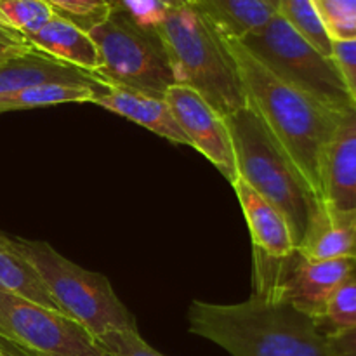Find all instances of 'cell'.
I'll return each instance as SVG.
<instances>
[{"mask_svg":"<svg viewBox=\"0 0 356 356\" xmlns=\"http://www.w3.org/2000/svg\"><path fill=\"white\" fill-rule=\"evenodd\" d=\"M221 35L236 66L247 103L291 156L322 204L323 152L343 111L325 106L305 90L278 79L238 38Z\"/></svg>","mask_w":356,"mask_h":356,"instance_id":"cell-1","label":"cell"},{"mask_svg":"<svg viewBox=\"0 0 356 356\" xmlns=\"http://www.w3.org/2000/svg\"><path fill=\"white\" fill-rule=\"evenodd\" d=\"M188 325L232 356H332L315 318L268 296L252 294L238 305L193 301Z\"/></svg>","mask_w":356,"mask_h":356,"instance_id":"cell-2","label":"cell"},{"mask_svg":"<svg viewBox=\"0 0 356 356\" xmlns=\"http://www.w3.org/2000/svg\"><path fill=\"white\" fill-rule=\"evenodd\" d=\"M155 31L179 86L197 90L219 115L247 106L238 72L221 31L191 3L165 7Z\"/></svg>","mask_w":356,"mask_h":356,"instance_id":"cell-3","label":"cell"},{"mask_svg":"<svg viewBox=\"0 0 356 356\" xmlns=\"http://www.w3.org/2000/svg\"><path fill=\"white\" fill-rule=\"evenodd\" d=\"M225 122L232 136L238 177L285 216L298 249L320 202L249 103L225 117Z\"/></svg>","mask_w":356,"mask_h":356,"instance_id":"cell-4","label":"cell"},{"mask_svg":"<svg viewBox=\"0 0 356 356\" xmlns=\"http://www.w3.org/2000/svg\"><path fill=\"white\" fill-rule=\"evenodd\" d=\"M10 240L37 271L61 312L94 337L111 330H138L134 316L115 294L106 277L66 259L47 242L21 236H10Z\"/></svg>","mask_w":356,"mask_h":356,"instance_id":"cell-5","label":"cell"},{"mask_svg":"<svg viewBox=\"0 0 356 356\" xmlns=\"http://www.w3.org/2000/svg\"><path fill=\"white\" fill-rule=\"evenodd\" d=\"M87 33L99 52L96 76L101 82L160 97L176 83L155 28L136 21L124 7H113L108 17Z\"/></svg>","mask_w":356,"mask_h":356,"instance_id":"cell-6","label":"cell"},{"mask_svg":"<svg viewBox=\"0 0 356 356\" xmlns=\"http://www.w3.org/2000/svg\"><path fill=\"white\" fill-rule=\"evenodd\" d=\"M238 40L278 79L325 106L344 111L355 104L332 58L313 47L280 14L275 13L263 28Z\"/></svg>","mask_w":356,"mask_h":356,"instance_id":"cell-7","label":"cell"},{"mask_svg":"<svg viewBox=\"0 0 356 356\" xmlns=\"http://www.w3.org/2000/svg\"><path fill=\"white\" fill-rule=\"evenodd\" d=\"M356 271V259H306L299 250L271 257L254 249L252 294L284 299L312 318H322L330 296Z\"/></svg>","mask_w":356,"mask_h":356,"instance_id":"cell-8","label":"cell"},{"mask_svg":"<svg viewBox=\"0 0 356 356\" xmlns=\"http://www.w3.org/2000/svg\"><path fill=\"white\" fill-rule=\"evenodd\" d=\"M0 341L28 356H108L70 316L0 291Z\"/></svg>","mask_w":356,"mask_h":356,"instance_id":"cell-9","label":"cell"},{"mask_svg":"<svg viewBox=\"0 0 356 356\" xmlns=\"http://www.w3.org/2000/svg\"><path fill=\"white\" fill-rule=\"evenodd\" d=\"M163 97L190 146L200 152L229 184L235 183L238 179V169L225 117L191 87L174 83Z\"/></svg>","mask_w":356,"mask_h":356,"instance_id":"cell-10","label":"cell"},{"mask_svg":"<svg viewBox=\"0 0 356 356\" xmlns=\"http://www.w3.org/2000/svg\"><path fill=\"white\" fill-rule=\"evenodd\" d=\"M322 205L356 211V104L341 113L322 159Z\"/></svg>","mask_w":356,"mask_h":356,"instance_id":"cell-11","label":"cell"},{"mask_svg":"<svg viewBox=\"0 0 356 356\" xmlns=\"http://www.w3.org/2000/svg\"><path fill=\"white\" fill-rule=\"evenodd\" d=\"M92 103L148 129L153 134H159L160 138L169 139L176 145L190 146L183 129L174 118L165 97L99 82L96 86Z\"/></svg>","mask_w":356,"mask_h":356,"instance_id":"cell-12","label":"cell"},{"mask_svg":"<svg viewBox=\"0 0 356 356\" xmlns=\"http://www.w3.org/2000/svg\"><path fill=\"white\" fill-rule=\"evenodd\" d=\"M249 225L254 249L271 257H287L296 249L285 216L273 204L261 197L242 177L232 184Z\"/></svg>","mask_w":356,"mask_h":356,"instance_id":"cell-13","label":"cell"},{"mask_svg":"<svg viewBox=\"0 0 356 356\" xmlns=\"http://www.w3.org/2000/svg\"><path fill=\"white\" fill-rule=\"evenodd\" d=\"M30 45L65 65L83 70L96 76L101 65L99 52L90 35L65 17L54 16L38 31L24 35ZM97 79V76H96Z\"/></svg>","mask_w":356,"mask_h":356,"instance_id":"cell-14","label":"cell"},{"mask_svg":"<svg viewBox=\"0 0 356 356\" xmlns=\"http://www.w3.org/2000/svg\"><path fill=\"white\" fill-rule=\"evenodd\" d=\"M298 250L306 259H356V211L337 212L320 204Z\"/></svg>","mask_w":356,"mask_h":356,"instance_id":"cell-15","label":"cell"},{"mask_svg":"<svg viewBox=\"0 0 356 356\" xmlns=\"http://www.w3.org/2000/svg\"><path fill=\"white\" fill-rule=\"evenodd\" d=\"M45 82L99 83L92 73L73 68L33 49L19 58L0 63V94Z\"/></svg>","mask_w":356,"mask_h":356,"instance_id":"cell-16","label":"cell"},{"mask_svg":"<svg viewBox=\"0 0 356 356\" xmlns=\"http://www.w3.org/2000/svg\"><path fill=\"white\" fill-rule=\"evenodd\" d=\"M221 33L243 38L263 28L277 10L263 0H190Z\"/></svg>","mask_w":356,"mask_h":356,"instance_id":"cell-17","label":"cell"},{"mask_svg":"<svg viewBox=\"0 0 356 356\" xmlns=\"http://www.w3.org/2000/svg\"><path fill=\"white\" fill-rule=\"evenodd\" d=\"M0 291L63 313L37 271L14 247L10 236L3 233H0Z\"/></svg>","mask_w":356,"mask_h":356,"instance_id":"cell-18","label":"cell"},{"mask_svg":"<svg viewBox=\"0 0 356 356\" xmlns=\"http://www.w3.org/2000/svg\"><path fill=\"white\" fill-rule=\"evenodd\" d=\"M97 83L45 82L0 94V113L54 106L65 103H92Z\"/></svg>","mask_w":356,"mask_h":356,"instance_id":"cell-19","label":"cell"},{"mask_svg":"<svg viewBox=\"0 0 356 356\" xmlns=\"http://www.w3.org/2000/svg\"><path fill=\"white\" fill-rule=\"evenodd\" d=\"M277 14H280L299 35L306 38L323 56L332 54V40L327 35L313 0H278Z\"/></svg>","mask_w":356,"mask_h":356,"instance_id":"cell-20","label":"cell"},{"mask_svg":"<svg viewBox=\"0 0 356 356\" xmlns=\"http://www.w3.org/2000/svg\"><path fill=\"white\" fill-rule=\"evenodd\" d=\"M316 323L327 337L356 327V271L330 296L325 312Z\"/></svg>","mask_w":356,"mask_h":356,"instance_id":"cell-21","label":"cell"},{"mask_svg":"<svg viewBox=\"0 0 356 356\" xmlns=\"http://www.w3.org/2000/svg\"><path fill=\"white\" fill-rule=\"evenodd\" d=\"M54 16L45 0H0V24L23 37L38 31Z\"/></svg>","mask_w":356,"mask_h":356,"instance_id":"cell-22","label":"cell"},{"mask_svg":"<svg viewBox=\"0 0 356 356\" xmlns=\"http://www.w3.org/2000/svg\"><path fill=\"white\" fill-rule=\"evenodd\" d=\"M332 42L356 40V0H313Z\"/></svg>","mask_w":356,"mask_h":356,"instance_id":"cell-23","label":"cell"},{"mask_svg":"<svg viewBox=\"0 0 356 356\" xmlns=\"http://www.w3.org/2000/svg\"><path fill=\"white\" fill-rule=\"evenodd\" d=\"M45 3L56 16L72 21L86 31L108 17L115 7L111 0H45Z\"/></svg>","mask_w":356,"mask_h":356,"instance_id":"cell-24","label":"cell"},{"mask_svg":"<svg viewBox=\"0 0 356 356\" xmlns=\"http://www.w3.org/2000/svg\"><path fill=\"white\" fill-rule=\"evenodd\" d=\"M96 341L108 356H163L149 346L138 330H111L96 337Z\"/></svg>","mask_w":356,"mask_h":356,"instance_id":"cell-25","label":"cell"},{"mask_svg":"<svg viewBox=\"0 0 356 356\" xmlns=\"http://www.w3.org/2000/svg\"><path fill=\"white\" fill-rule=\"evenodd\" d=\"M332 58L348 94L356 104V40L332 42Z\"/></svg>","mask_w":356,"mask_h":356,"instance_id":"cell-26","label":"cell"},{"mask_svg":"<svg viewBox=\"0 0 356 356\" xmlns=\"http://www.w3.org/2000/svg\"><path fill=\"white\" fill-rule=\"evenodd\" d=\"M31 51H33V47L23 35L0 24V63L19 58V56L28 54Z\"/></svg>","mask_w":356,"mask_h":356,"instance_id":"cell-27","label":"cell"},{"mask_svg":"<svg viewBox=\"0 0 356 356\" xmlns=\"http://www.w3.org/2000/svg\"><path fill=\"white\" fill-rule=\"evenodd\" d=\"M332 356H356V327L327 337Z\"/></svg>","mask_w":356,"mask_h":356,"instance_id":"cell-28","label":"cell"},{"mask_svg":"<svg viewBox=\"0 0 356 356\" xmlns=\"http://www.w3.org/2000/svg\"><path fill=\"white\" fill-rule=\"evenodd\" d=\"M0 348L3 350L6 356H28V355H24L23 351L17 350V348H14V346H10V344L3 343V341H0Z\"/></svg>","mask_w":356,"mask_h":356,"instance_id":"cell-29","label":"cell"},{"mask_svg":"<svg viewBox=\"0 0 356 356\" xmlns=\"http://www.w3.org/2000/svg\"><path fill=\"white\" fill-rule=\"evenodd\" d=\"M159 2H162L165 7H179L190 3V0H159Z\"/></svg>","mask_w":356,"mask_h":356,"instance_id":"cell-30","label":"cell"},{"mask_svg":"<svg viewBox=\"0 0 356 356\" xmlns=\"http://www.w3.org/2000/svg\"><path fill=\"white\" fill-rule=\"evenodd\" d=\"M264 3H268V6L271 7V9H275L277 10V7H278V0H263Z\"/></svg>","mask_w":356,"mask_h":356,"instance_id":"cell-31","label":"cell"},{"mask_svg":"<svg viewBox=\"0 0 356 356\" xmlns=\"http://www.w3.org/2000/svg\"><path fill=\"white\" fill-rule=\"evenodd\" d=\"M111 2H113V6L117 7V6H120V3H122V0H111Z\"/></svg>","mask_w":356,"mask_h":356,"instance_id":"cell-32","label":"cell"},{"mask_svg":"<svg viewBox=\"0 0 356 356\" xmlns=\"http://www.w3.org/2000/svg\"><path fill=\"white\" fill-rule=\"evenodd\" d=\"M0 356H6V353H3V350H2V348H0Z\"/></svg>","mask_w":356,"mask_h":356,"instance_id":"cell-33","label":"cell"}]
</instances>
